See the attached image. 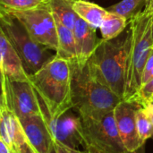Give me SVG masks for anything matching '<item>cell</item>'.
Instances as JSON below:
<instances>
[{"label":"cell","instance_id":"cell-32","mask_svg":"<svg viewBox=\"0 0 153 153\" xmlns=\"http://www.w3.org/2000/svg\"><path fill=\"white\" fill-rule=\"evenodd\" d=\"M67 1H70V2H74V0H67Z\"/></svg>","mask_w":153,"mask_h":153},{"label":"cell","instance_id":"cell-36","mask_svg":"<svg viewBox=\"0 0 153 153\" xmlns=\"http://www.w3.org/2000/svg\"><path fill=\"white\" fill-rule=\"evenodd\" d=\"M152 139H153V136H152Z\"/></svg>","mask_w":153,"mask_h":153},{"label":"cell","instance_id":"cell-35","mask_svg":"<svg viewBox=\"0 0 153 153\" xmlns=\"http://www.w3.org/2000/svg\"><path fill=\"white\" fill-rule=\"evenodd\" d=\"M152 100H153V99H152Z\"/></svg>","mask_w":153,"mask_h":153},{"label":"cell","instance_id":"cell-14","mask_svg":"<svg viewBox=\"0 0 153 153\" xmlns=\"http://www.w3.org/2000/svg\"><path fill=\"white\" fill-rule=\"evenodd\" d=\"M0 123L3 124L13 143V152L19 153L28 142L19 118L4 105L0 107Z\"/></svg>","mask_w":153,"mask_h":153},{"label":"cell","instance_id":"cell-3","mask_svg":"<svg viewBox=\"0 0 153 153\" xmlns=\"http://www.w3.org/2000/svg\"><path fill=\"white\" fill-rule=\"evenodd\" d=\"M72 80L71 63L56 55L38 72L30 75V82L38 97L51 115L73 108Z\"/></svg>","mask_w":153,"mask_h":153},{"label":"cell","instance_id":"cell-22","mask_svg":"<svg viewBox=\"0 0 153 153\" xmlns=\"http://www.w3.org/2000/svg\"><path fill=\"white\" fill-rule=\"evenodd\" d=\"M153 99V79L143 84L139 90L138 93L132 101H135L142 105L143 103L152 100Z\"/></svg>","mask_w":153,"mask_h":153},{"label":"cell","instance_id":"cell-31","mask_svg":"<svg viewBox=\"0 0 153 153\" xmlns=\"http://www.w3.org/2000/svg\"><path fill=\"white\" fill-rule=\"evenodd\" d=\"M50 153H57V152H56V149H55V147H54V146H53V148H52V150H51Z\"/></svg>","mask_w":153,"mask_h":153},{"label":"cell","instance_id":"cell-8","mask_svg":"<svg viewBox=\"0 0 153 153\" xmlns=\"http://www.w3.org/2000/svg\"><path fill=\"white\" fill-rule=\"evenodd\" d=\"M39 98V97H38ZM40 112L44 117L55 141L74 149L83 147L86 150L82 134V119L79 113L74 108H69L56 115H51L44 102L39 98Z\"/></svg>","mask_w":153,"mask_h":153},{"label":"cell","instance_id":"cell-15","mask_svg":"<svg viewBox=\"0 0 153 153\" xmlns=\"http://www.w3.org/2000/svg\"><path fill=\"white\" fill-rule=\"evenodd\" d=\"M55 19L58 39V48L56 51V56L67 60L71 65H75L77 64V54L74 31L64 25L56 17H55Z\"/></svg>","mask_w":153,"mask_h":153},{"label":"cell","instance_id":"cell-25","mask_svg":"<svg viewBox=\"0 0 153 153\" xmlns=\"http://www.w3.org/2000/svg\"><path fill=\"white\" fill-rule=\"evenodd\" d=\"M141 106L143 108V109L145 110L147 116L149 117V118L151 119V121L152 122L153 124V100L146 101V102L143 103Z\"/></svg>","mask_w":153,"mask_h":153},{"label":"cell","instance_id":"cell-19","mask_svg":"<svg viewBox=\"0 0 153 153\" xmlns=\"http://www.w3.org/2000/svg\"><path fill=\"white\" fill-rule=\"evenodd\" d=\"M146 0H122L119 3L111 5L108 11L116 13L126 17L128 21L138 12H140L141 6L144 4Z\"/></svg>","mask_w":153,"mask_h":153},{"label":"cell","instance_id":"cell-6","mask_svg":"<svg viewBox=\"0 0 153 153\" xmlns=\"http://www.w3.org/2000/svg\"><path fill=\"white\" fill-rule=\"evenodd\" d=\"M80 117L86 148L92 147L100 153L127 152L117 130L114 110Z\"/></svg>","mask_w":153,"mask_h":153},{"label":"cell","instance_id":"cell-24","mask_svg":"<svg viewBox=\"0 0 153 153\" xmlns=\"http://www.w3.org/2000/svg\"><path fill=\"white\" fill-rule=\"evenodd\" d=\"M153 69V46L149 53L146 64H145V67H144V71H143V82H142V86L146 82L147 78L150 74V73L152 72Z\"/></svg>","mask_w":153,"mask_h":153},{"label":"cell","instance_id":"cell-26","mask_svg":"<svg viewBox=\"0 0 153 153\" xmlns=\"http://www.w3.org/2000/svg\"><path fill=\"white\" fill-rule=\"evenodd\" d=\"M19 153H36V152L30 146V144L27 143L24 146L22 147V149L20 150Z\"/></svg>","mask_w":153,"mask_h":153},{"label":"cell","instance_id":"cell-7","mask_svg":"<svg viewBox=\"0 0 153 153\" xmlns=\"http://www.w3.org/2000/svg\"><path fill=\"white\" fill-rule=\"evenodd\" d=\"M1 9L17 19L35 41L50 50H57L58 39L56 19L48 5L24 11L9 10L4 7Z\"/></svg>","mask_w":153,"mask_h":153},{"label":"cell","instance_id":"cell-11","mask_svg":"<svg viewBox=\"0 0 153 153\" xmlns=\"http://www.w3.org/2000/svg\"><path fill=\"white\" fill-rule=\"evenodd\" d=\"M30 146L36 153H50L54 138L41 114L19 119Z\"/></svg>","mask_w":153,"mask_h":153},{"label":"cell","instance_id":"cell-4","mask_svg":"<svg viewBox=\"0 0 153 153\" xmlns=\"http://www.w3.org/2000/svg\"><path fill=\"white\" fill-rule=\"evenodd\" d=\"M72 68V104L79 115L110 112L123 100L92 75L87 64Z\"/></svg>","mask_w":153,"mask_h":153},{"label":"cell","instance_id":"cell-20","mask_svg":"<svg viewBox=\"0 0 153 153\" xmlns=\"http://www.w3.org/2000/svg\"><path fill=\"white\" fill-rule=\"evenodd\" d=\"M136 127L138 135L143 143H145L148 139L152 138L153 124L142 106H140L136 111Z\"/></svg>","mask_w":153,"mask_h":153},{"label":"cell","instance_id":"cell-5","mask_svg":"<svg viewBox=\"0 0 153 153\" xmlns=\"http://www.w3.org/2000/svg\"><path fill=\"white\" fill-rule=\"evenodd\" d=\"M0 30L19 54L29 75L38 72L54 58L49 48L35 41L24 26L3 9H0Z\"/></svg>","mask_w":153,"mask_h":153},{"label":"cell","instance_id":"cell-18","mask_svg":"<svg viewBox=\"0 0 153 153\" xmlns=\"http://www.w3.org/2000/svg\"><path fill=\"white\" fill-rule=\"evenodd\" d=\"M73 3L67 0H48V7L55 17L71 30H74L78 17L73 8Z\"/></svg>","mask_w":153,"mask_h":153},{"label":"cell","instance_id":"cell-23","mask_svg":"<svg viewBox=\"0 0 153 153\" xmlns=\"http://www.w3.org/2000/svg\"><path fill=\"white\" fill-rule=\"evenodd\" d=\"M54 147L57 153H87L85 150L81 151L78 149H74L55 140H54Z\"/></svg>","mask_w":153,"mask_h":153},{"label":"cell","instance_id":"cell-1","mask_svg":"<svg viewBox=\"0 0 153 153\" xmlns=\"http://www.w3.org/2000/svg\"><path fill=\"white\" fill-rule=\"evenodd\" d=\"M130 43L126 58L124 100L132 101L142 87L143 75L153 46V3L129 20Z\"/></svg>","mask_w":153,"mask_h":153},{"label":"cell","instance_id":"cell-16","mask_svg":"<svg viewBox=\"0 0 153 153\" xmlns=\"http://www.w3.org/2000/svg\"><path fill=\"white\" fill-rule=\"evenodd\" d=\"M73 8L80 18L96 30L100 29L106 14L108 13V10L95 3L86 0H74L73 3Z\"/></svg>","mask_w":153,"mask_h":153},{"label":"cell","instance_id":"cell-13","mask_svg":"<svg viewBox=\"0 0 153 153\" xmlns=\"http://www.w3.org/2000/svg\"><path fill=\"white\" fill-rule=\"evenodd\" d=\"M73 31L75 39L77 65L82 68L86 65L94 53L100 39L97 38L96 29L79 16L76 19Z\"/></svg>","mask_w":153,"mask_h":153},{"label":"cell","instance_id":"cell-21","mask_svg":"<svg viewBox=\"0 0 153 153\" xmlns=\"http://www.w3.org/2000/svg\"><path fill=\"white\" fill-rule=\"evenodd\" d=\"M1 7L14 10L24 11L44 5H48V0H0Z\"/></svg>","mask_w":153,"mask_h":153},{"label":"cell","instance_id":"cell-9","mask_svg":"<svg viewBox=\"0 0 153 153\" xmlns=\"http://www.w3.org/2000/svg\"><path fill=\"white\" fill-rule=\"evenodd\" d=\"M1 105H4L19 119L41 114L38 95L30 81H13L1 74Z\"/></svg>","mask_w":153,"mask_h":153},{"label":"cell","instance_id":"cell-12","mask_svg":"<svg viewBox=\"0 0 153 153\" xmlns=\"http://www.w3.org/2000/svg\"><path fill=\"white\" fill-rule=\"evenodd\" d=\"M0 72L2 75H4L5 77L13 81H30V75L24 67L22 58L1 30Z\"/></svg>","mask_w":153,"mask_h":153},{"label":"cell","instance_id":"cell-17","mask_svg":"<svg viewBox=\"0 0 153 153\" xmlns=\"http://www.w3.org/2000/svg\"><path fill=\"white\" fill-rule=\"evenodd\" d=\"M128 20L116 13L108 12L106 14L100 29L102 39L111 40L117 38L126 28Z\"/></svg>","mask_w":153,"mask_h":153},{"label":"cell","instance_id":"cell-29","mask_svg":"<svg viewBox=\"0 0 153 153\" xmlns=\"http://www.w3.org/2000/svg\"><path fill=\"white\" fill-rule=\"evenodd\" d=\"M152 79H153V69L152 70V72L150 73V74H149V76H148V78H147L146 82H149V81H151ZM146 82H145V83H146ZM145 83H144V84H145Z\"/></svg>","mask_w":153,"mask_h":153},{"label":"cell","instance_id":"cell-2","mask_svg":"<svg viewBox=\"0 0 153 153\" xmlns=\"http://www.w3.org/2000/svg\"><path fill=\"white\" fill-rule=\"evenodd\" d=\"M129 43V29L123 38L118 36L111 40L101 39L87 62L92 75L123 100L126 91V58Z\"/></svg>","mask_w":153,"mask_h":153},{"label":"cell","instance_id":"cell-27","mask_svg":"<svg viewBox=\"0 0 153 153\" xmlns=\"http://www.w3.org/2000/svg\"><path fill=\"white\" fill-rule=\"evenodd\" d=\"M125 153H145V148H144V145L142 146L141 148H139L138 150L134 151V152H126Z\"/></svg>","mask_w":153,"mask_h":153},{"label":"cell","instance_id":"cell-28","mask_svg":"<svg viewBox=\"0 0 153 153\" xmlns=\"http://www.w3.org/2000/svg\"><path fill=\"white\" fill-rule=\"evenodd\" d=\"M85 151L87 152V153H100L99 152H97L95 149H93L92 147H87Z\"/></svg>","mask_w":153,"mask_h":153},{"label":"cell","instance_id":"cell-34","mask_svg":"<svg viewBox=\"0 0 153 153\" xmlns=\"http://www.w3.org/2000/svg\"><path fill=\"white\" fill-rule=\"evenodd\" d=\"M12 153H15V152H12Z\"/></svg>","mask_w":153,"mask_h":153},{"label":"cell","instance_id":"cell-10","mask_svg":"<svg viewBox=\"0 0 153 153\" xmlns=\"http://www.w3.org/2000/svg\"><path fill=\"white\" fill-rule=\"evenodd\" d=\"M141 105L135 101L122 100L114 109L117 130L127 152H134L143 146L137 132L136 111Z\"/></svg>","mask_w":153,"mask_h":153},{"label":"cell","instance_id":"cell-30","mask_svg":"<svg viewBox=\"0 0 153 153\" xmlns=\"http://www.w3.org/2000/svg\"><path fill=\"white\" fill-rule=\"evenodd\" d=\"M152 3H153V0H146V2H145V6L151 4Z\"/></svg>","mask_w":153,"mask_h":153},{"label":"cell","instance_id":"cell-33","mask_svg":"<svg viewBox=\"0 0 153 153\" xmlns=\"http://www.w3.org/2000/svg\"><path fill=\"white\" fill-rule=\"evenodd\" d=\"M152 37H153V24H152Z\"/></svg>","mask_w":153,"mask_h":153}]
</instances>
